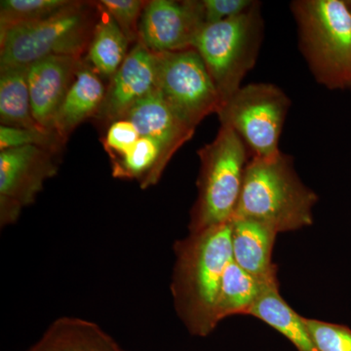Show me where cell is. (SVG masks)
<instances>
[{
  "mask_svg": "<svg viewBox=\"0 0 351 351\" xmlns=\"http://www.w3.org/2000/svg\"><path fill=\"white\" fill-rule=\"evenodd\" d=\"M171 292L180 319L193 336L207 337L218 326L221 279L232 261L230 221L189 232L174 246Z\"/></svg>",
  "mask_w": 351,
  "mask_h": 351,
  "instance_id": "6da1fadb",
  "label": "cell"
},
{
  "mask_svg": "<svg viewBox=\"0 0 351 351\" xmlns=\"http://www.w3.org/2000/svg\"><path fill=\"white\" fill-rule=\"evenodd\" d=\"M317 201V195L300 179L288 154L280 152L265 158L251 157L233 217L254 219L277 233L295 232L313 225Z\"/></svg>",
  "mask_w": 351,
  "mask_h": 351,
  "instance_id": "7a4b0ae2",
  "label": "cell"
},
{
  "mask_svg": "<svg viewBox=\"0 0 351 351\" xmlns=\"http://www.w3.org/2000/svg\"><path fill=\"white\" fill-rule=\"evenodd\" d=\"M299 47L318 84L351 86V12L346 0H295Z\"/></svg>",
  "mask_w": 351,
  "mask_h": 351,
  "instance_id": "3957f363",
  "label": "cell"
},
{
  "mask_svg": "<svg viewBox=\"0 0 351 351\" xmlns=\"http://www.w3.org/2000/svg\"><path fill=\"white\" fill-rule=\"evenodd\" d=\"M98 20L96 1H73L46 18L0 34V69L29 68L51 56L84 58Z\"/></svg>",
  "mask_w": 351,
  "mask_h": 351,
  "instance_id": "277c9868",
  "label": "cell"
},
{
  "mask_svg": "<svg viewBox=\"0 0 351 351\" xmlns=\"http://www.w3.org/2000/svg\"><path fill=\"white\" fill-rule=\"evenodd\" d=\"M200 160L198 195L191 209L189 232L228 223L237 211L245 171L251 158L242 138L221 125L216 138L197 152Z\"/></svg>",
  "mask_w": 351,
  "mask_h": 351,
  "instance_id": "5b68a950",
  "label": "cell"
},
{
  "mask_svg": "<svg viewBox=\"0 0 351 351\" xmlns=\"http://www.w3.org/2000/svg\"><path fill=\"white\" fill-rule=\"evenodd\" d=\"M265 34L262 3H255L237 17L205 25L195 44L213 80L221 107L242 87L255 68Z\"/></svg>",
  "mask_w": 351,
  "mask_h": 351,
  "instance_id": "8992f818",
  "label": "cell"
},
{
  "mask_svg": "<svg viewBox=\"0 0 351 351\" xmlns=\"http://www.w3.org/2000/svg\"><path fill=\"white\" fill-rule=\"evenodd\" d=\"M288 95L267 82L240 88L218 112L221 125L239 134L251 157H271L280 152L279 141L290 110Z\"/></svg>",
  "mask_w": 351,
  "mask_h": 351,
  "instance_id": "52a82bcc",
  "label": "cell"
},
{
  "mask_svg": "<svg viewBox=\"0 0 351 351\" xmlns=\"http://www.w3.org/2000/svg\"><path fill=\"white\" fill-rule=\"evenodd\" d=\"M154 54L156 89L184 122L196 128L212 113L218 114L221 97L195 48Z\"/></svg>",
  "mask_w": 351,
  "mask_h": 351,
  "instance_id": "ba28073f",
  "label": "cell"
},
{
  "mask_svg": "<svg viewBox=\"0 0 351 351\" xmlns=\"http://www.w3.org/2000/svg\"><path fill=\"white\" fill-rule=\"evenodd\" d=\"M59 154L27 145L0 152V225L16 223L59 169Z\"/></svg>",
  "mask_w": 351,
  "mask_h": 351,
  "instance_id": "9c48e42d",
  "label": "cell"
},
{
  "mask_svg": "<svg viewBox=\"0 0 351 351\" xmlns=\"http://www.w3.org/2000/svg\"><path fill=\"white\" fill-rule=\"evenodd\" d=\"M205 25L202 0H151L141 18L138 40L154 53L195 49Z\"/></svg>",
  "mask_w": 351,
  "mask_h": 351,
  "instance_id": "30bf717a",
  "label": "cell"
},
{
  "mask_svg": "<svg viewBox=\"0 0 351 351\" xmlns=\"http://www.w3.org/2000/svg\"><path fill=\"white\" fill-rule=\"evenodd\" d=\"M156 89V54L138 40L108 82L105 100L95 119L110 126L124 119L136 104Z\"/></svg>",
  "mask_w": 351,
  "mask_h": 351,
  "instance_id": "8fae6325",
  "label": "cell"
},
{
  "mask_svg": "<svg viewBox=\"0 0 351 351\" xmlns=\"http://www.w3.org/2000/svg\"><path fill=\"white\" fill-rule=\"evenodd\" d=\"M83 62L84 58L51 56L29 66L27 82L32 115L43 130L54 132L55 114Z\"/></svg>",
  "mask_w": 351,
  "mask_h": 351,
  "instance_id": "7c38bea8",
  "label": "cell"
},
{
  "mask_svg": "<svg viewBox=\"0 0 351 351\" xmlns=\"http://www.w3.org/2000/svg\"><path fill=\"white\" fill-rule=\"evenodd\" d=\"M124 119L130 120L141 137L158 143L167 164L176 152L195 135V127L184 122L157 89L136 104Z\"/></svg>",
  "mask_w": 351,
  "mask_h": 351,
  "instance_id": "4fadbf2b",
  "label": "cell"
},
{
  "mask_svg": "<svg viewBox=\"0 0 351 351\" xmlns=\"http://www.w3.org/2000/svg\"><path fill=\"white\" fill-rule=\"evenodd\" d=\"M232 228V261L252 276L274 282L277 267L272 263V250L278 233L254 219L233 217Z\"/></svg>",
  "mask_w": 351,
  "mask_h": 351,
  "instance_id": "5bb4252c",
  "label": "cell"
},
{
  "mask_svg": "<svg viewBox=\"0 0 351 351\" xmlns=\"http://www.w3.org/2000/svg\"><path fill=\"white\" fill-rule=\"evenodd\" d=\"M106 92L107 87L103 78L86 62H83L55 114L53 131L66 142L80 124L97 117L105 100Z\"/></svg>",
  "mask_w": 351,
  "mask_h": 351,
  "instance_id": "9a60e30c",
  "label": "cell"
},
{
  "mask_svg": "<svg viewBox=\"0 0 351 351\" xmlns=\"http://www.w3.org/2000/svg\"><path fill=\"white\" fill-rule=\"evenodd\" d=\"M27 351H126L98 324L78 317H60Z\"/></svg>",
  "mask_w": 351,
  "mask_h": 351,
  "instance_id": "2e32d148",
  "label": "cell"
},
{
  "mask_svg": "<svg viewBox=\"0 0 351 351\" xmlns=\"http://www.w3.org/2000/svg\"><path fill=\"white\" fill-rule=\"evenodd\" d=\"M96 3L98 20L84 61L110 82L128 56L131 43L100 2Z\"/></svg>",
  "mask_w": 351,
  "mask_h": 351,
  "instance_id": "e0dca14e",
  "label": "cell"
},
{
  "mask_svg": "<svg viewBox=\"0 0 351 351\" xmlns=\"http://www.w3.org/2000/svg\"><path fill=\"white\" fill-rule=\"evenodd\" d=\"M248 315L267 323L288 339L298 351H319L304 317L295 313L279 293V283L267 286Z\"/></svg>",
  "mask_w": 351,
  "mask_h": 351,
  "instance_id": "ac0fdd59",
  "label": "cell"
},
{
  "mask_svg": "<svg viewBox=\"0 0 351 351\" xmlns=\"http://www.w3.org/2000/svg\"><path fill=\"white\" fill-rule=\"evenodd\" d=\"M27 71L0 69V122L3 126L43 130L32 115Z\"/></svg>",
  "mask_w": 351,
  "mask_h": 351,
  "instance_id": "d6986e66",
  "label": "cell"
},
{
  "mask_svg": "<svg viewBox=\"0 0 351 351\" xmlns=\"http://www.w3.org/2000/svg\"><path fill=\"white\" fill-rule=\"evenodd\" d=\"M265 282L251 274H247L233 261L226 267L217 302V319L219 323L228 316L243 314L248 315L249 311L257 302L265 289L271 284Z\"/></svg>",
  "mask_w": 351,
  "mask_h": 351,
  "instance_id": "ffe728a7",
  "label": "cell"
},
{
  "mask_svg": "<svg viewBox=\"0 0 351 351\" xmlns=\"http://www.w3.org/2000/svg\"><path fill=\"white\" fill-rule=\"evenodd\" d=\"M110 161L113 177L138 182L143 189L156 186L168 165L164 160L162 147L156 141L145 137L138 138L123 156Z\"/></svg>",
  "mask_w": 351,
  "mask_h": 351,
  "instance_id": "44dd1931",
  "label": "cell"
},
{
  "mask_svg": "<svg viewBox=\"0 0 351 351\" xmlns=\"http://www.w3.org/2000/svg\"><path fill=\"white\" fill-rule=\"evenodd\" d=\"M73 0H1L0 34L18 27L46 19L63 10Z\"/></svg>",
  "mask_w": 351,
  "mask_h": 351,
  "instance_id": "7402d4cb",
  "label": "cell"
},
{
  "mask_svg": "<svg viewBox=\"0 0 351 351\" xmlns=\"http://www.w3.org/2000/svg\"><path fill=\"white\" fill-rule=\"evenodd\" d=\"M66 144V142L55 132L0 126V152L27 145H36L59 154Z\"/></svg>",
  "mask_w": 351,
  "mask_h": 351,
  "instance_id": "603a6c76",
  "label": "cell"
},
{
  "mask_svg": "<svg viewBox=\"0 0 351 351\" xmlns=\"http://www.w3.org/2000/svg\"><path fill=\"white\" fill-rule=\"evenodd\" d=\"M101 5L112 16L131 43L138 39L141 18L147 1L144 0H101Z\"/></svg>",
  "mask_w": 351,
  "mask_h": 351,
  "instance_id": "cb8c5ba5",
  "label": "cell"
},
{
  "mask_svg": "<svg viewBox=\"0 0 351 351\" xmlns=\"http://www.w3.org/2000/svg\"><path fill=\"white\" fill-rule=\"evenodd\" d=\"M319 351H351V330L343 325L304 317Z\"/></svg>",
  "mask_w": 351,
  "mask_h": 351,
  "instance_id": "d4e9b609",
  "label": "cell"
},
{
  "mask_svg": "<svg viewBox=\"0 0 351 351\" xmlns=\"http://www.w3.org/2000/svg\"><path fill=\"white\" fill-rule=\"evenodd\" d=\"M140 138L138 129L130 120L119 119L108 127L104 138V147L113 160L130 151Z\"/></svg>",
  "mask_w": 351,
  "mask_h": 351,
  "instance_id": "484cf974",
  "label": "cell"
},
{
  "mask_svg": "<svg viewBox=\"0 0 351 351\" xmlns=\"http://www.w3.org/2000/svg\"><path fill=\"white\" fill-rule=\"evenodd\" d=\"M206 25L232 19L246 12L254 0H202Z\"/></svg>",
  "mask_w": 351,
  "mask_h": 351,
  "instance_id": "4316f807",
  "label": "cell"
},
{
  "mask_svg": "<svg viewBox=\"0 0 351 351\" xmlns=\"http://www.w3.org/2000/svg\"><path fill=\"white\" fill-rule=\"evenodd\" d=\"M346 4H348V8H350L351 12V0H346Z\"/></svg>",
  "mask_w": 351,
  "mask_h": 351,
  "instance_id": "83f0119b",
  "label": "cell"
},
{
  "mask_svg": "<svg viewBox=\"0 0 351 351\" xmlns=\"http://www.w3.org/2000/svg\"><path fill=\"white\" fill-rule=\"evenodd\" d=\"M350 90H351V86H350Z\"/></svg>",
  "mask_w": 351,
  "mask_h": 351,
  "instance_id": "f1b7e54d",
  "label": "cell"
}]
</instances>
